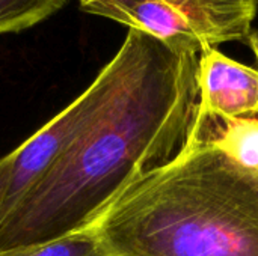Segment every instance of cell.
<instances>
[{
  "instance_id": "6da1fadb",
  "label": "cell",
  "mask_w": 258,
  "mask_h": 256,
  "mask_svg": "<svg viewBox=\"0 0 258 256\" xmlns=\"http://www.w3.org/2000/svg\"><path fill=\"white\" fill-rule=\"evenodd\" d=\"M198 56L128 29L101 113L0 223V250L86 229L139 175L181 148L198 103Z\"/></svg>"
},
{
  "instance_id": "7a4b0ae2",
  "label": "cell",
  "mask_w": 258,
  "mask_h": 256,
  "mask_svg": "<svg viewBox=\"0 0 258 256\" xmlns=\"http://www.w3.org/2000/svg\"><path fill=\"white\" fill-rule=\"evenodd\" d=\"M86 229L107 256H258V170L189 131Z\"/></svg>"
},
{
  "instance_id": "3957f363",
  "label": "cell",
  "mask_w": 258,
  "mask_h": 256,
  "mask_svg": "<svg viewBox=\"0 0 258 256\" xmlns=\"http://www.w3.org/2000/svg\"><path fill=\"white\" fill-rule=\"evenodd\" d=\"M116 78L118 65L112 57L71 104L12 151V178L3 217L101 113L115 89Z\"/></svg>"
},
{
  "instance_id": "277c9868",
  "label": "cell",
  "mask_w": 258,
  "mask_h": 256,
  "mask_svg": "<svg viewBox=\"0 0 258 256\" xmlns=\"http://www.w3.org/2000/svg\"><path fill=\"white\" fill-rule=\"evenodd\" d=\"M197 88L195 119L258 116V69L225 56L216 47L198 56Z\"/></svg>"
},
{
  "instance_id": "5b68a950",
  "label": "cell",
  "mask_w": 258,
  "mask_h": 256,
  "mask_svg": "<svg viewBox=\"0 0 258 256\" xmlns=\"http://www.w3.org/2000/svg\"><path fill=\"white\" fill-rule=\"evenodd\" d=\"M80 9L145 32L168 45L201 54L212 48L195 24L165 0H77Z\"/></svg>"
},
{
  "instance_id": "8992f818",
  "label": "cell",
  "mask_w": 258,
  "mask_h": 256,
  "mask_svg": "<svg viewBox=\"0 0 258 256\" xmlns=\"http://www.w3.org/2000/svg\"><path fill=\"white\" fill-rule=\"evenodd\" d=\"M183 12L210 47L246 39L258 0H165Z\"/></svg>"
},
{
  "instance_id": "52a82bcc",
  "label": "cell",
  "mask_w": 258,
  "mask_h": 256,
  "mask_svg": "<svg viewBox=\"0 0 258 256\" xmlns=\"http://www.w3.org/2000/svg\"><path fill=\"white\" fill-rule=\"evenodd\" d=\"M192 133L215 143L239 164L258 170V116L234 119H195Z\"/></svg>"
},
{
  "instance_id": "ba28073f",
  "label": "cell",
  "mask_w": 258,
  "mask_h": 256,
  "mask_svg": "<svg viewBox=\"0 0 258 256\" xmlns=\"http://www.w3.org/2000/svg\"><path fill=\"white\" fill-rule=\"evenodd\" d=\"M0 256H107L91 229L38 244L17 246L0 250Z\"/></svg>"
},
{
  "instance_id": "9c48e42d",
  "label": "cell",
  "mask_w": 258,
  "mask_h": 256,
  "mask_svg": "<svg viewBox=\"0 0 258 256\" xmlns=\"http://www.w3.org/2000/svg\"><path fill=\"white\" fill-rule=\"evenodd\" d=\"M70 0H0V35L26 30L62 8Z\"/></svg>"
},
{
  "instance_id": "30bf717a",
  "label": "cell",
  "mask_w": 258,
  "mask_h": 256,
  "mask_svg": "<svg viewBox=\"0 0 258 256\" xmlns=\"http://www.w3.org/2000/svg\"><path fill=\"white\" fill-rule=\"evenodd\" d=\"M12 166H14V155L12 151L3 157H0V222L3 219V208L8 198L11 178H12Z\"/></svg>"
},
{
  "instance_id": "8fae6325",
  "label": "cell",
  "mask_w": 258,
  "mask_h": 256,
  "mask_svg": "<svg viewBox=\"0 0 258 256\" xmlns=\"http://www.w3.org/2000/svg\"><path fill=\"white\" fill-rule=\"evenodd\" d=\"M246 41H248V44H249L251 50L254 51V54H255V59H257V63H258V30H251V32H249V35H248V38H246Z\"/></svg>"
}]
</instances>
